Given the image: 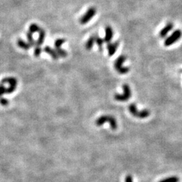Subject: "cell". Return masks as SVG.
<instances>
[{"label": "cell", "mask_w": 182, "mask_h": 182, "mask_svg": "<svg viewBox=\"0 0 182 182\" xmlns=\"http://www.w3.org/2000/svg\"><path fill=\"white\" fill-rule=\"evenodd\" d=\"M109 122L110 124V126L111 127L112 130H116L118 127L117 121L115 118L111 115H103L99 117L96 121H95V124L97 126H101L104 123Z\"/></svg>", "instance_id": "1"}, {"label": "cell", "mask_w": 182, "mask_h": 182, "mask_svg": "<svg viewBox=\"0 0 182 182\" xmlns=\"http://www.w3.org/2000/svg\"><path fill=\"white\" fill-rule=\"evenodd\" d=\"M129 111L130 113L134 117H136L137 118H140V119H144V118L148 117L151 115V112L148 109H143L141 111H138L137 109L136 104L132 103L128 107Z\"/></svg>", "instance_id": "2"}, {"label": "cell", "mask_w": 182, "mask_h": 182, "mask_svg": "<svg viewBox=\"0 0 182 182\" xmlns=\"http://www.w3.org/2000/svg\"><path fill=\"white\" fill-rule=\"evenodd\" d=\"M126 60V57L125 55H120L115 60V63H114V67L116 71L121 74H125L129 72V67H124L123 63L125 62Z\"/></svg>", "instance_id": "3"}, {"label": "cell", "mask_w": 182, "mask_h": 182, "mask_svg": "<svg viewBox=\"0 0 182 182\" xmlns=\"http://www.w3.org/2000/svg\"><path fill=\"white\" fill-rule=\"evenodd\" d=\"M123 94H115L114 95V99L116 101H120V102H125L127 100H129L131 98L132 96V92H131L130 87L128 84H123Z\"/></svg>", "instance_id": "4"}, {"label": "cell", "mask_w": 182, "mask_h": 182, "mask_svg": "<svg viewBox=\"0 0 182 182\" xmlns=\"http://www.w3.org/2000/svg\"><path fill=\"white\" fill-rule=\"evenodd\" d=\"M1 84H8L9 87L7 88L6 91H5V94H11L16 91L17 84H18V81L15 78L13 77H8V78H5L2 80Z\"/></svg>", "instance_id": "5"}, {"label": "cell", "mask_w": 182, "mask_h": 182, "mask_svg": "<svg viewBox=\"0 0 182 182\" xmlns=\"http://www.w3.org/2000/svg\"><path fill=\"white\" fill-rule=\"evenodd\" d=\"M181 36H182L181 31L179 29L175 30V31H173V33L169 37H168L167 38L165 39V41L164 42L165 46L169 47V46L172 45L173 44H174V43L177 42L178 40H179Z\"/></svg>", "instance_id": "6"}, {"label": "cell", "mask_w": 182, "mask_h": 182, "mask_svg": "<svg viewBox=\"0 0 182 182\" xmlns=\"http://www.w3.org/2000/svg\"><path fill=\"white\" fill-rule=\"evenodd\" d=\"M97 13V9L94 7H91L89 8L85 14L80 18L79 22L81 24H85L88 23L94 16H95Z\"/></svg>", "instance_id": "7"}, {"label": "cell", "mask_w": 182, "mask_h": 182, "mask_svg": "<svg viewBox=\"0 0 182 182\" xmlns=\"http://www.w3.org/2000/svg\"><path fill=\"white\" fill-rule=\"evenodd\" d=\"M119 42L118 41H115L114 43H107V49L108 50V53L109 56H113L115 53L116 51H117L118 47H119Z\"/></svg>", "instance_id": "8"}, {"label": "cell", "mask_w": 182, "mask_h": 182, "mask_svg": "<svg viewBox=\"0 0 182 182\" xmlns=\"http://www.w3.org/2000/svg\"><path fill=\"white\" fill-rule=\"evenodd\" d=\"M43 50H44V51L46 53L51 55V57L53 58L54 60H57L59 59V55H58L55 49H52L50 46H45L44 49H43Z\"/></svg>", "instance_id": "9"}, {"label": "cell", "mask_w": 182, "mask_h": 182, "mask_svg": "<svg viewBox=\"0 0 182 182\" xmlns=\"http://www.w3.org/2000/svg\"><path fill=\"white\" fill-rule=\"evenodd\" d=\"M113 37V31L112 28L107 26L105 28V43H111V41L112 40Z\"/></svg>", "instance_id": "10"}, {"label": "cell", "mask_w": 182, "mask_h": 182, "mask_svg": "<svg viewBox=\"0 0 182 182\" xmlns=\"http://www.w3.org/2000/svg\"><path fill=\"white\" fill-rule=\"evenodd\" d=\"M173 29V24L172 23H168L167 24H166V26L163 29L160 31V33H159V35L161 38H165L167 34L169 33L171 31H172Z\"/></svg>", "instance_id": "11"}, {"label": "cell", "mask_w": 182, "mask_h": 182, "mask_svg": "<svg viewBox=\"0 0 182 182\" xmlns=\"http://www.w3.org/2000/svg\"><path fill=\"white\" fill-rule=\"evenodd\" d=\"M39 36L38 39H37V41H36V45H35V46L40 47L41 45H42L43 43H44L45 38V31L44 29H41L40 31H39Z\"/></svg>", "instance_id": "12"}, {"label": "cell", "mask_w": 182, "mask_h": 182, "mask_svg": "<svg viewBox=\"0 0 182 182\" xmlns=\"http://www.w3.org/2000/svg\"><path fill=\"white\" fill-rule=\"evenodd\" d=\"M95 36L96 35H92L90 37V38L88 39L85 44V48L86 50L89 51L93 49V47L94 45V43H95Z\"/></svg>", "instance_id": "13"}, {"label": "cell", "mask_w": 182, "mask_h": 182, "mask_svg": "<svg viewBox=\"0 0 182 182\" xmlns=\"http://www.w3.org/2000/svg\"><path fill=\"white\" fill-rule=\"evenodd\" d=\"M17 44H18L19 47L24 50H29L31 47V45L29 43L26 42V41L22 40V39H18V41H17Z\"/></svg>", "instance_id": "14"}, {"label": "cell", "mask_w": 182, "mask_h": 182, "mask_svg": "<svg viewBox=\"0 0 182 182\" xmlns=\"http://www.w3.org/2000/svg\"><path fill=\"white\" fill-rule=\"evenodd\" d=\"M95 43H96V44L98 45L99 51H102L103 43H105L104 39L101 38L100 37L98 36V35H97V36H95Z\"/></svg>", "instance_id": "15"}, {"label": "cell", "mask_w": 182, "mask_h": 182, "mask_svg": "<svg viewBox=\"0 0 182 182\" xmlns=\"http://www.w3.org/2000/svg\"><path fill=\"white\" fill-rule=\"evenodd\" d=\"M27 40L28 43L31 45V47H35V45H36V41L34 40L33 37V33H31V32H28L27 33Z\"/></svg>", "instance_id": "16"}, {"label": "cell", "mask_w": 182, "mask_h": 182, "mask_svg": "<svg viewBox=\"0 0 182 182\" xmlns=\"http://www.w3.org/2000/svg\"><path fill=\"white\" fill-rule=\"evenodd\" d=\"M179 178L177 176H171V177H169L165 179H163L159 182H179Z\"/></svg>", "instance_id": "17"}, {"label": "cell", "mask_w": 182, "mask_h": 182, "mask_svg": "<svg viewBox=\"0 0 182 182\" xmlns=\"http://www.w3.org/2000/svg\"><path fill=\"white\" fill-rule=\"evenodd\" d=\"M41 28L39 27L38 24H32L30 25L29 27V32H31V33H35L37 32H39Z\"/></svg>", "instance_id": "18"}, {"label": "cell", "mask_w": 182, "mask_h": 182, "mask_svg": "<svg viewBox=\"0 0 182 182\" xmlns=\"http://www.w3.org/2000/svg\"><path fill=\"white\" fill-rule=\"evenodd\" d=\"M55 51H56V52L57 53L58 55H59V57H66V56L67 55V51L63 49L57 48V49H55Z\"/></svg>", "instance_id": "19"}, {"label": "cell", "mask_w": 182, "mask_h": 182, "mask_svg": "<svg viewBox=\"0 0 182 182\" xmlns=\"http://www.w3.org/2000/svg\"><path fill=\"white\" fill-rule=\"evenodd\" d=\"M65 40L63 39H58L55 41V43H54V45H55V49L57 48H61V47L63 43H65Z\"/></svg>", "instance_id": "20"}, {"label": "cell", "mask_w": 182, "mask_h": 182, "mask_svg": "<svg viewBox=\"0 0 182 182\" xmlns=\"http://www.w3.org/2000/svg\"><path fill=\"white\" fill-rule=\"evenodd\" d=\"M41 52H42V49L39 46H35V51H34V54L36 57H39L41 55Z\"/></svg>", "instance_id": "21"}, {"label": "cell", "mask_w": 182, "mask_h": 182, "mask_svg": "<svg viewBox=\"0 0 182 182\" xmlns=\"http://www.w3.org/2000/svg\"><path fill=\"white\" fill-rule=\"evenodd\" d=\"M0 104L3 106H7L9 104V101L5 98L0 99Z\"/></svg>", "instance_id": "22"}, {"label": "cell", "mask_w": 182, "mask_h": 182, "mask_svg": "<svg viewBox=\"0 0 182 182\" xmlns=\"http://www.w3.org/2000/svg\"><path fill=\"white\" fill-rule=\"evenodd\" d=\"M5 91H6V88L4 87L3 84H0V97L2 96L3 95L5 94Z\"/></svg>", "instance_id": "23"}, {"label": "cell", "mask_w": 182, "mask_h": 182, "mask_svg": "<svg viewBox=\"0 0 182 182\" xmlns=\"http://www.w3.org/2000/svg\"><path fill=\"white\" fill-rule=\"evenodd\" d=\"M125 182H133V179H132V175H127L126 177H125Z\"/></svg>", "instance_id": "24"}]
</instances>
